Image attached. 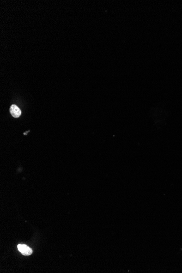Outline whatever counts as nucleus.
<instances>
[{
    "instance_id": "nucleus-1",
    "label": "nucleus",
    "mask_w": 182,
    "mask_h": 273,
    "mask_svg": "<svg viewBox=\"0 0 182 273\" xmlns=\"http://www.w3.org/2000/svg\"><path fill=\"white\" fill-rule=\"evenodd\" d=\"M18 249L23 255L29 256L32 254V250L26 245L19 244L18 245Z\"/></svg>"
},
{
    "instance_id": "nucleus-2",
    "label": "nucleus",
    "mask_w": 182,
    "mask_h": 273,
    "mask_svg": "<svg viewBox=\"0 0 182 273\" xmlns=\"http://www.w3.org/2000/svg\"><path fill=\"white\" fill-rule=\"evenodd\" d=\"M10 113L13 117L15 118L19 117L22 114V111L19 108L15 105H12L10 108Z\"/></svg>"
}]
</instances>
